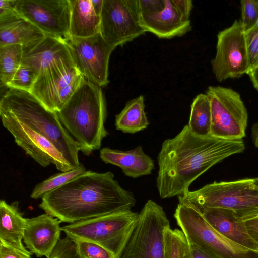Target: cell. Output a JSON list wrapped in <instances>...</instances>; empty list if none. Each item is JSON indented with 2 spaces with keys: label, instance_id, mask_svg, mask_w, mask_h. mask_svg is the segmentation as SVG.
Here are the masks:
<instances>
[{
  "label": "cell",
  "instance_id": "1",
  "mask_svg": "<svg viewBox=\"0 0 258 258\" xmlns=\"http://www.w3.org/2000/svg\"><path fill=\"white\" fill-rule=\"evenodd\" d=\"M245 149L243 140L202 137L185 125L174 138L163 142L158 154L156 185L160 198L183 194L212 166Z\"/></svg>",
  "mask_w": 258,
  "mask_h": 258
},
{
  "label": "cell",
  "instance_id": "2",
  "mask_svg": "<svg viewBox=\"0 0 258 258\" xmlns=\"http://www.w3.org/2000/svg\"><path fill=\"white\" fill-rule=\"evenodd\" d=\"M136 202L134 194L123 189L111 172L86 170L45 195L39 207L62 222L71 224L131 210Z\"/></svg>",
  "mask_w": 258,
  "mask_h": 258
},
{
  "label": "cell",
  "instance_id": "3",
  "mask_svg": "<svg viewBox=\"0 0 258 258\" xmlns=\"http://www.w3.org/2000/svg\"><path fill=\"white\" fill-rule=\"evenodd\" d=\"M56 113L83 154L89 156L100 148L102 140L108 135L105 127L106 105L101 87L84 78Z\"/></svg>",
  "mask_w": 258,
  "mask_h": 258
},
{
  "label": "cell",
  "instance_id": "4",
  "mask_svg": "<svg viewBox=\"0 0 258 258\" xmlns=\"http://www.w3.org/2000/svg\"><path fill=\"white\" fill-rule=\"evenodd\" d=\"M0 109L51 142L73 169L81 165L78 157L80 147L64 128L57 113L48 109L30 92L10 88L2 97Z\"/></svg>",
  "mask_w": 258,
  "mask_h": 258
},
{
  "label": "cell",
  "instance_id": "5",
  "mask_svg": "<svg viewBox=\"0 0 258 258\" xmlns=\"http://www.w3.org/2000/svg\"><path fill=\"white\" fill-rule=\"evenodd\" d=\"M179 202L190 205L202 212L211 208L234 211L244 221L258 215V188L253 179L214 182L178 196Z\"/></svg>",
  "mask_w": 258,
  "mask_h": 258
},
{
  "label": "cell",
  "instance_id": "6",
  "mask_svg": "<svg viewBox=\"0 0 258 258\" xmlns=\"http://www.w3.org/2000/svg\"><path fill=\"white\" fill-rule=\"evenodd\" d=\"M174 217L188 244L219 258H258V251L244 247L223 236L190 205L179 202Z\"/></svg>",
  "mask_w": 258,
  "mask_h": 258
},
{
  "label": "cell",
  "instance_id": "7",
  "mask_svg": "<svg viewBox=\"0 0 258 258\" xmlns=\"http://www.w3.org/2000/svg\"><path fill=\"white\" fill-rule=\"evenodd\" d=\"M138 213L122 211L69 224L61 227L71 239L96 243L117 258L137 219Z\"/></svg>",
  "mask_w": 258,
  "mask_h": 258
},
{
  "label": "cell",
  "instance_id": "8",
  "mask_svg": "<svg viewBox=\"0 0 258 258\" xmlns=\"http://www.w3.org/2000/svg\"><path fill=\"white\" fill-rule=\"evenodd\" d=\"M169 221L163 208L148 200L117 258H165V231Z\"/></svg>",
  "mask_w": 258,
  "mask_h": 258
},
{
  "label": "cell",
  "instance_id": "9",
  "mask_svg": "<svg viewBox=\"0 0 258 258\" xmlns=\"http://www.w3.org/2000/svg\"><path fill=\"white\" fill-rule=\"evenodd\" d=\"M206 94L211 105V136L226 140H243L246 136L248 113L239 93L230 88L211 86Z\"/></svg>",
  "mask_w": 258,
  "mask_h": 258
},
{
  "label": "cell",
  "instance_id": "10",
  "mask_svg": "<svg viewBox=\"0 0 258 258\" xmlns=\"http://www.w3.org/2000/svg\"><path fill=\"white\" fill-rule=\"evenodd\" d=\"M83 79L72 57L63 58L40 71L30 92L48 109L57 112Z\"/></svg>",
  "mask_w": 258,
  "mask_h": 258
},
{
  "label": "cell",
  "instance_id": "11",
  "mask_svg": "<svg viewBox=\"0 0 258 258\" xmlns=\"http://www.w3.org/2000/svg\"><path fill=\"white\" fill-rule=\"evenodd\" d=\"M211 64L219 82L248 75L251 70L245 31L240 20L218 34L216 52Z\"/></svg>",
  "mask_w": 258,
  "mask_h": 258
},
{
  "label": "cell",
  "instance_id": "12",
  "mask_svg": "<svg viewBox=\"0 0 258 258\" xmlns=\"http://www.w3.org/2000/svg\"><path fill=\"white\" fill-rule=\"evenodd\" d=\"M140 18L138 0H103L99 32L110 44L122 46L146 32Z\"/></svg>",
  "mask_w": 258,
  "mask_h": 258
},
{
  "label": "cell",
  "instance_id": "13",
  "mask_svg": "<svg viewBox=\"0 0 258 258\" xmlns=\"http://www.w3.org/2000/svg\"><path fill=\"white\" fill-rule=\"evenodd\" d=\"M65 42L83 78L101 87L106 86L110 56L116 47L107 42L100 32L87 38L70 37Z\"/></svg>",
  "mask_w": 258,
  "mask_h": 258
},
{
  "label": "cell",
  "instance_id": "14",
  "mask_svg": "<svg viewBox=\"0 0 258 258\" xmlns=\"http://www.w3.org/2000/svg\"><path fill=\"white\" fill-rule=\"evenodd\" d=\"M0 115L3 126L15 143L40 165L46 167L53 164L61 172L73 169L56 146L42 135L4 109H0Z\"/></svg>",
  "mask_w": 258,
  "mask_h": 258
},
{
  "label": "cell",
  "instance_id": "15",
  "mask_svg": "<svg viewBox=\"0 0 258 258\" xmlns=\"http://www.w3.org/2000/svg\"><path fill=\"white\" fill-rule=\"evenodd\" d=\"M15 9L45 35L64 42L70 38L69 0H16Z\"/></svg>",
  "mask_w": 258,
  "mask_h": 258
},
{
  "label": "cell",
  "instance_id": "16",
  "mask_svg": "<svg viewBox=\"0 0 258 258\" xmlns=\"http://www.w3.org/2000/svg\"><path fill=\"white\" fill-rule=\"evenodd\" d=\"M61 222L47 213L26 218L23 239L26 248L38 257L49 258L60 239Z\"/></svg>",
  "mask_w": 258,
  "mask_h": 258
},
{
  "label": "cell",
  "instance_id": "17",
  "mask_svg": "<svg viewBox=\"0 0 258 258\" xmlns=\"http://www.w3.org/2000/svg\"><path fill=\"white\" fill-rule=\"evenodd\" d=\"M201 213L207 222L223 236L244 247L258 251V244L248 234L244 221L234 211L211 208Z\"/></svg>",
  "mask_w": 258,
  "mask_h": 258
},
{
  "label": "cell",
  "instance_id": "18",
  "mask_svg": "<svg viewBox=\"0 0 258 258\" xmlns=\"http://www.w3.org/2000/svg\"><path fill=\"white\" fill-rule=\"evenodd\" d=\"M140 24L146 31L160 38L179 37L191 30L189 20L183 19L171 0H165L164 8L158 13L140 15Z\"/></svg>",
  "mask_w": 258,
  "mask_h": 258
},
{
  "label": "cell",
  "instance_id": "19",
  "mask_svg": "<svg viewBox=\"0 0 258 258\" xmlns=\"http://www.w3.org/2000/svg\"><path fill=\"white\" fill-rule=\"evenodd\" d=\"M70 57L65 42L45 35L23 46L21 63L32 67L39 73L54 61Z\"/></svg>",
  "mask_w": 258,
  "mask_h": 258
},
{
  "label": "cell",
  "instance_id": "20",
  "mask_svg": "<svg viewBox=\"0 0 258 258\" xmlns=\"http://www.w3.org/2000/svg\"><path fill=\"white\" fill-rule=\"evenodd\" d=\"M100 157L105 163L119 167L125 176L133 178L151 174L155 167L153 160L141 146L128 151L103 148Z\"/></svg>",
  "mask_w": 258,
  "mask_h": 258
},
{
  "label": "cell",
  "instance_id": "21",
  "mask_svg": "<svg viewBox=\"0 0 258 258\" xmlns=\"http://www.w3.org/2000/svg\"><path fill=\"white\" fill-rule=\"evenodd\" d=\"M0 243L23 251H28L22 243L26 218L19 208V202L0 201Z\"/></svg>",
  "mask_w": 258,
  "mask_h": 258
},
{
  "label": "cell",
  "instance_id": "22",
  "mask_svg": "<svg viewBox=\"0 0 258 258\" xmlns=\"http://www.w3.org/2000/svg\"><path fill=\"white\" fill-rule=\"evenodd\" d=\"M45 35L18 13L0 19V47L11 44L23 46Z\"/></svg>",
  "mask_w": 258,
  "mask_h": 258
},
{
  "label": "cell",
  "instance_id": "23",
  "mask_svg": "<svg viewBox=\"0 0 258 258\" xmlns=\"http://www.w3.org/2000/svg\"><path fill=\"white\" fill-rule=\"evenodd\" d=\"M71 7L70 36L87 38L100 31V16L94 10L91 0H69Z\"/></svg>",
  "mask_w": 258,
  "mask_h": 258
},
{
  "label": "cell",
  "instance_id": "24",
  "mask_svg": "<svg viewBox=\"0 0 258 258\" xmlns=\"http://www.w3.org/2000/svg\"><path fill=\"white\" fill-rule=\"evenodd\" d=\"M149 124L142 95L128 101L122 110L115 116L116 130L124 133L135 134L145 130Z\"/></svg>",
  "mask_w": 258,
  "mask_h": 258
},
{
  "label": "cell",
  "instance_id": "25",
  "mask_svg": "<svg viewBox=\"0 0 258 258\" xmlns=\"http://www.w3.org/2000/svg\"><path fill=\"white\" fill-rule=\"evenodd\" d=\"M211 123L210 100L206 94L201 93L195 98L191 105L187 125L195 134L207 137L211 136Z\"/></svg>",
  "mask_w": 258,
  "mask_h": 258
},
{
  "label": "cell",
  "instance_id": "26",
  "mask_svg": "<svg viewBox=\"0 0 258 258\" xmlns=\"http://www.w3.org/2000/svg\"><path fill=\"white\" fill-rule=\"evenodd\" d=\"M23 46L11 44L0 47V78L8 87L22 63Z\"/></svg>",
  "mask_w": 258,
  "mask_h": 258
},
{
  "label": "cell",
  "instance_id": "27",
  "mask_svg": "<svg viewBox=\"0 0 258 258\" xmlns=\"http://www.w3.org/2000/svg\"><path fill=\"white\" fill-rule=\"evenodd\" d=\"M86 171L81 164L77 168L54 174L37 184L33 189L30 197L37 199L63 185Z\"/></svg>",
  "mask_w": 258,
  "mask_h": 258
},
{
  "label": "cell",
  "instance_id": "28",
  "mask_svg": "<svg viewBox=\"0 0 258 258\" xmlns=\"http://www.w3.org/2000/svg\"><path fill=\"white\" fill-rule=\"evenodd\" d=\"M165 258H186L188 243L181 230L168 228L164 232Z\"/></svg>",
  "mask_w": 258,
  "mask_h": 258
},
{
  "label": "cell",
  "instance_id": "29",
  "mask_svg": "<svg viewBox=\"0 0 258 258\" xmlns=\"http://www.w3.org/2000/svg\"><path fill=\"white\" fill-rule=\"evenodd\" d=\"M38 75L32 67L21 63L8 87L30 92Z\"/></svg>",
  "mask_w": 258,
  "mask_h": 258
},
{
  "label": "cell",
  "instance_id": "30",
  "mask_svg": "<svg viewBox=\"0 0 258 258\" xmlns=\"http://www.w3.org/2000/svg\"><path fill=\"white\" fill-rule=\"evenodd\" d=\"M73 240L82 258H116L112 253L96 243L82 239Z\"/></svg>",
  "mask_w": 258,
  "mask_h": 258
},
{
  "label": "cell",
  "instance_id": "31",
  "mask_svg": "<svg viewBox=\"0 0 258 258\" xmlns=\"http://www.w3.org/2000/svg\"><path fill=\"white\" fill-rule=\"evenodd\" d=\"M241 19L244 31L258 23V0L240 1Z\"/></svg>",
  "mask_w": 258,
  "mask_h": 258
},
{
  "label": "cell",
  "instance_id": "32",
  "mask_svg": "<svg viewBox=\"0 0 258 258\" xmlns=\"http://www.w3.org/2000/svg\"><path fill=\"white\" fill-rule=\"evenodd\" d=\"M49 258H82L75 242L66 237L60 239Z\"/></svg>",
  "mask_w": 258,
  "mask_h": 258
},
{
  "label": "cell",
  "instance_id": "33",
  "mask_svg": "<svg viewBox=\"0 0 258 258\" xmlns=\"http://www.w3.org/2000/svg\"><path fill=\"white\" fill-rule=\"evenodd\" d=\"M251 70L258 67V23L245 32Z\"/></svg>",
  "mask_w": 258,
  "mask_h": 258
},
{
  "label": "cell",
  "instance_id": "34",
  "mask_svg": "<svg viewBox=\"0 0 258 258\" xmlns=\"http://www.w3.org/2000/svg\"><path fill=\"white\" fill-rule=\"evenodd\" d=\"M140 15H147L160 12L165 7V0H138Z\"/></svg>",
  "mask_w": 258,
  "mask_h": 258
},
{
  "label": "cell",
  "instance_id": "35",
  "mask_svg": "<svg viewBox=\"0 0 258 258\" xmlns=\"http://www.w3.org/2000/svg\"><path fill=\"white\" fill-rule=\"evenodd\" d=\"M32 254L29 250H21L0 243V258H31Z\"/></svg>",
  "mask_w": 258,
  "mask_h": 258
},
{
  "label": "cell",
  "instance_id": "36",
  "mask_svg": "<svg viewBox=\"0 0 258 258\" xmlns=\"http://www.w3.org/2000/svg\"><path fill=\"white\" fill-rule=\"evenodd\" d=\"M178 14L184 19L189 20L192 8L191 0H171Z\"/></svg>",
  "mask_w": 258,
  "mask_h": 258
},
{
  "label": "cell",
  "instance_id": "37",
  "mask_svg": "<svg viewBox=\"0 0 258 258\" xmlns=\"http://www.w3.org/2000/svg\"><path fill=\"white\" fill-rule=\"evenodd\" d=\"M16 0H0V19L17 14Z\"/></svg>",
  "mask_w": 258,
  "mask_h": 258
},
{
  "label": "cell",
  "instance_id": "38",
  "mask_svg": "<svg viewBox=\"0 0 258 258\" xmlns=\"http://www.w3.org/2000/svg\"><path fill=\"white\" fill-rule=\"evenodd\" d=\"M244 222L248 234L258 244V215L245 220Z\"/></svg>",
  "mask_w": 258,
  "mask_h": 258
},
{
  "label": "cell",
  "instance_id": "39",
  "mask_svg": "<svg viewBox=\"0 0 258 258\" xmlns=\"http://www.w3.org/2000/svg\"><path fill=\"white\" fill-rule=\"evenodd\" d=\"M188 250L186 258H219L204 251L199 247L188 244Z\"/></svg>",
  "mask_w": 258,
  "mask_h": 258
},
{
  "label": "cell",
  "instance_id": "40",
  "mask_svg": "<svg viewBox=\"0 0 258 258\" xmlns=\"http://www.w3.org/2000/svg\"><path fill=\"white\" fill-rule=\"evenodd\" d=\"M248 75L253 87L258 91V67L251 69Z\"/></svg>",
  "mask_w": 258,
  "mask_h": 258
},
{
  "label": "cell",
  "instance_id": "41",
  "mask_svg": "<svg viewBox=\"0 0 258 258\" xmlns=\"http://www.w3.org/2000/svg\"><path fill=\"white\" fill-rule=\"evenodd\" d=\"M251 136L254 145L255 147L258 148V122L252 125Z\"/></svg>",
  "mask_w": 258,
  "mask_h": 258
},
{
  "label": "cell",
  "instance_id": "42",
  "mask_svg": "<svg viewBox=\"0 0 258 258\" xmlns=\"http://www.w3.org/2000/svg\"><path fill=\"white\" fill-rule=\"evenodd\" d=\"M92 4L95 13L100 16L102 7L103 0H91Z\"/></svg>",
  "mask_w": 258,
  "mask_h": 258
},
{
  "label": "cell",
  "instance_id": "43",
  "mask_svg": "<svg viewBox=\"0 0 258 258\" xmlns=\"http://www.w3.org/2000/svg\"><path fill=\"white\" fill-rule=\"evenodd\" d=\"M253 183L255 186L258 188V178L253 179Z\"/></svg>",
  "mask_w": 258,
  "mask_h": 258
}]
</instances>
